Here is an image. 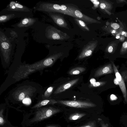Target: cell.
I'll list each match as a JSON object with an SVG mask.
<instances>
[{
	"instance_id": "30",
	"label": "cell",
	"mask_w": 127,
	"mask_h": 127,
	"mask_svg": "<svg viewBox=\"0 0 127 127\" xmlns=\"http://www.w3.org/2000/svg\"><path fill=\"white\" fill-rule=\"evenodd\" d=\"M79 117V116L77 115H75L72 117V119L74 120L77 119Z\"/></svg>"
},
{
	"instance_id": "11",
	"label": "cell",
	"mask_w": 127,
	"mask_h": 127,
	"mask_svg": "<svg viewBox=\"0 0 127 127\" xmlns=\"http://www.w3.org/2000/svg\"><path fill=\"white\" fill-rule=\"evenodd\" d=\"M79 78H77L70 81L58 87L54 92L55 94H58L66 90L76 84L79 81Z\"/></svg>"
},
{
	"instance_id": "8",
	"label": "cell",
	"mask_w": 127,
	"mask_h": 127,
	"mask_svg": "<svg viewBox=\"0 0 127 127\" xmlns=\"http://www.w3.org/2000/svg\"><path fill=\"white\" fill-rule=\"evenodd\" d=\"M73 17L81 20L87 24L98 23L99 22L95 19L83 14L75 8L73 10Z\"/></svg>"
},
{
	"instance_id": "35",
	"label": "cell",
	"mask_w": 127,
	"mask_h": 127,
	"mask_svg": "<svg viewBox=\"0 0 127 127\" xmlns=\"http://www.w3.org/2000/svg\"><path fill=\"white\" fill-rule=\"evenodd\" d=\"M84 127H91L90 126H86Z\"/></svg>"
},
{
	"instance_id": "21",
	"label": "cell",
	"mask_w": 127,
	"mask_h": 127,
	"mask_svg": "<svg viewBox=\"0 0 127 127\" xmlns=\"http://www.w3.org/2000/svg\"><path fill=\"white\" fill-rule=\"evenodd\" d=\"M126 71H123V72H122L121 75L123 77L124 81H126L127 80V74L126 75Z\"/></svg>"
},
{
	"instance_id": "25",
	"label": "cell",
	"mask_w": 127,
	"mask_h": 127,
	"mask_svg": "<svg viewBox=\"0 0 127 127\" xmlns=\"http://www.w3.org/2000/svg\"><path fill=\"white\" fill-rule=\"evenodd\" d=\"M117 99V97L116 95H114L112 94L110 96V99L111 100L113 101L116 100Z\"/></svg>"
},
{
	"instance_id": "34",
	"label": "cell",
	"mask_w": 127,
	"mask_h": 127,
	"mask_svg": "<svg viewBox=\"0 0 127 127\" xmlns=\"http://www.w3.org/2000/svg\"><path fill=\"white\" fill-rule=\"evenodd\" d=\"M120 38V36H117L116 37V38H117V39H118V38Z\"/></svg>"
},
{
	"instance_id": "19",
	"label": "cell",
	"mask_w": 127,
	"mask_h": 127,
	"mask_svg": "<svg viewBox=\"0 0 127 127\" xmlns=\"http://www.w3.org/2000/svg\"><path fill=\"white\" fill-rule=\"evenodd\" d=\"M53 89V87H50L48 88L46 93L47 96H49L51 94L52 92Z\"/></svg>"
},
{
	"instance_id": "22",
	"label": "cell",
	"mask_w": 127,
	"mask_h": 127,
	"mask_svg": "<svg viewBox=\"0 0 127 127\" xmlns=\"http://www.w3.org/2000/svg\"><path fill=\"white\" fill-rule=\"evenodd\" d=\"M25 95L23 93H22L19 96L18 99L20 100H23L25 98Z\"/></svg>"
},
{
	"instance_id": "12",
	"label": "cell",
	"mask_w": 127,
	"mask_h": 127,
	"mask_svg": "<svg viewBox=\"0 0 127 127\" xmlns=\"http://www.w3.org/2000/svg\"><path fill=\"white\" fill-rule=\"evenodd\" d=\"M36 19L30 17H26L22 19L17 25L19 28L26 27L32 25L36 22Z\"/></svg>"
},
{
	"instance_id": "18",
	"label": "cell",
	"mask_w": 127,
	"mask_h": 127,
	"mask_svg": "<svg viewBox=\"0 0 127 127\" xmlns=\"http://www.w3.org/2000/svg\"><path fill=\"white\" fill-rule=\"evenodd\" d=\"M3 109H1L0 111V125H3L6 123V122L4 120L3 116Z\"/></svg>"
},
{
	"instance_id": "32",
	"label": "cell",
	"mask_w": 127,
	"mask_h": 127,
	"mask_svg": "<svg viewBox=\"0 0 127 127\" xmlns=\"http://www.w3.org/2000/svg\"><path fill=\"white\" fill-rule=\"evenodd\" d=\"M102 127H108V126H107L106 125H105L104 124H103L102 125Z\"/></svg>"
},
{
	"instance_id": "4",
	"label": "cell",
	"mask_w": 127,
	"mask_h": 127,
	"mask_svg": "<svg viewBox=\"0 0 127 127\" xmlns=\"http://www.w3.org/2000/svg\"><path fill=\"white\" fill-rule=\"evenodd\" d=\"M60 103L70 107L75 108H87L94 107L95 105L92 103L86 101L73 100H60Z\"/></svg>"
},
{
	"instance_id": "24",
	"label": "cell",
	"mask_w": 127,
	"mask_h": 127,
	"mask_svg": "<svg viewBox=\"0 0 127 127\" xmlns=\"http://www.w3.org/2000/svg\"><path fill=\"white\" fill-rule=\"evenodd\" d=\"M111 26L115 29H117L120 27L119 25L117 24L116 23H113L111 25Z\"/></svg>"
},
{
	"instance_id": "29",
	"label": "cell",
	"mask_w": 127,
	"mask_h": 127,
	"mask_svg": "<svg viewBox=\"0 0 127 127\" xmlns=\"http://www.w3.org/2000/svg\"><path fill=\"white\" fill-rule=\"evenodd\" d=\"M113 50V47L111 46H110L108 48V52L109 53H111L112 52Z\"/></svg>"
},
{
	"instance_id": "7",
	"label": "cell",
	"mask_w": 127,
	"mask_h": 127,
	"mask_svg": "<svg viewBox=\"0 0 127 127\" xmlns=\"http://www.w3.org/2000/svg\"><path fill=\"white\" fill-rule=\"evenodd\" d=\"M31 10L26 6L13 1L10 2L6 9L8 11L23 12H30Z\"/></svg>"
},
{
	"instance_id": "16",
	"label": "cell",
	"mask_w": 127,
	"mask_h": 127,
	"mask_svg": "<svg viewBox=\"0 0 127 127\" xmlns=\"http://www.w3.org/2000/svg\"><path fill=\"white\" fill-rule=\"evenodd\" d=\"M16 16L14 14H6L1 16L0 17V22H4L13 18Z\"/></svg>"
},
{
	"instance_id": "17",
	"label": "cell",
	"mask_w": 127,
	"mask_h": 127,
	"mask_svg": "<svg viewBox=\"0 0 127 127\" xmlns=\"http://www.w3.org/2000/svg\"><path fill=\"white\" fill-rule=\"evenodd\" d=\"M106 82V81L95 82L93 84H90L89 85L88 87L89 88L100 87L105 84Z\"/></svg>"
},
{
	"instance_id": "37",
	"label": "cell",
	"mask_w": 127,
	"mask_h": 127,
	"mask_svg": "<svg viewBox=\"0 0 127 127\" xmlns=\"http://www.w3.org/2000/svg\"><path fill=\"white\" fill-rule=\"evenodd\" d=\"M115 31L113 30L112 31V33H115Z\"/></svg>"
},
{
	"instance_id": "28",
	"label": "cell",
	"mask_w": 127,
	"mask_h": 127,
	"mask_svg": "<svg viewBox=\"0 0 127 127\" xmlns=\"http://www.w3.org/2000/svg\"><path fill=\"white\" fill-rule=\"evenodd\" d=\"M90 81L91 84H93L96 82V81L95 79L93 78H91L90 80Z\"/></svg>"
},
{
	"instance_id": "2",
	"label": "cell",
	"mask_w": 127,
	"mask_h": 127,
	"mask_svg": "<svg viewBox=\"0 0 127 127\" xmlns=\"http://www.w3.org/2000/svg\"><path fill=\"white\" fill-rule=\"evenodd\" d=\"M57 111V109L51 107L40 108L36 111L31 122H34L40 121L50 117Z\"/></svg>"
},
{
	"instance_id": "1",
	"label": "cell",
	"mask_w": 127,
	"mask_h": 127,
	"mask_svg": "<svg viewBox=\"0 0 127 127\" xmlns=\"http://www.w3.org/2000/svg\"><path fill=\"white\" fill-rule=\"evenodd\" d=\"M75 7L60 5L49 2H41L36 6L35 10L45 12L60 13L73 17Z\"/></svg>"
},
{
	"instance_id": "20",
	"label": "cell",
	"mask_w": 127,
	"mask_h": 127,
	"mask_svg": "<svg viewBox=\"0 0 127 127\" xmlns=\"http://www.w3.org/2000/svg\"><path fill=\"white\" fill-rule=\"evenodd\" d=\"M91 1L94 4V6L92 7L94 9H95L98 6V4H99V1H98L97 0H91Z\"/></svg>"
},
{
	"instance_id": "10",
	"label": "cell",
	"mask_w": 127,
	"mask_h": 127,
	"mask_svg": "<svg viewBox=\"0 0 127 127\" xmlns=\"http://www.w3.org/2000/svg\"><path fill=\"white\" fill-rule=\"evenodd\" d=\"M112 63L101 67L95 71L94 76L97 77L103 75L112 73L114 71Z\"/></svg>"
},
{
	"instance_id": "15",
	"label": "cell",
	"mask_w": 127,
	"mask_h": 127,
	"mask_svg": "<svg viewBox=\"0 0 127 127\" xmlns=\"http://www.w3.org/2000/svg\"><path fill=\"white\" fill-rule=\"evenodd\" d=\"M86 70V68L82 67H78L74 68L70 70L68 73L71 75H76L79 74Z\"/></svg>"
},
{
	"instance_id": "5",
	"label": "cell",
	"mask_w": 127,
	"mask_h": 127,
	"mask_svg": "<svg viewBox=\"0 0 127 127\" xmlns=\"http://www.w3.org/2000/svg\"><path fill=\"white\" fill-rule=\"evenodd\" d=\"M97 42L96 40L91 41L85 45L78 57V59H82L91 55L97 46Z\"/></svg>"
},
{
	"instance_id": "33",
	"label": "cell",
	"mask_w": 127,
	"mask_h": 127,
	"mask_svg": "<svg viewBox=\"0 0 127 127\" xmlns=\"http://www.w3.org/2000/svg\"><path fill=\"white\" fill-rule=\"evenodd\" d=\"M45 127H56L54 126L51 125V126H46Z\"/></svg>"
},
{
	"instance_id": "31",
	"label": "cell",
	"mask_w": 127,
	"mask_h": 127,
	"mask_svg": "<svg viewBox=\"0 0 127 127\" xmlns=\"http://www.w3.org/2000/svg\"><path fill=\"white\" fill-rule=\"evenodd\" d=\"M123 46L124 48H127V42H124L123 44Z\"/></svg>"
},
{
	"instance_id": "14",
	"label": "cell",
	"mask_w": 127,
	"mask_h": 127,
	"mask_svg": "<svg viewBox=\"0 0 127 127\" xmlns=\"http://www.w3.org/2000/svg\"><path fill=\"white\" fill-rule=\"evenodd\" d=\"M74 20L75 23L83 30L87 31H90L89 28L84 21L76 18H74Z\"/></svg>"
},
{
	"instance_id": "26",
	"label": "cell",
	"mask_w": 127,
	"mask_h": 127,
	"mask_svg": "<svg viewBox=\"0 0 127 127\" xmlns=\"http://www.w3.org/2000/svg\"><path fill=\"white\" fill-rule=\"evenodd\" d=\"M99 6L101 9H104L106 7V5L105 3L102 2L100 4Z\"/></svg>"
},
{
	"instance_id": "9",
	"label": "cell",
	"mask_w": 127,
	"mask_h": 127,
	"mask_svg": "<svg viewBox=\"0 0 127 127\" xmlns=\"http://www.w3.org/2000/svg\"><path fill=\"white\" fill-rule=\"evenodd\" d=\"M48 13L54 22L58 26L60 27L69 29L67 22L62 16L55 13Z\"/></svg>"
},
{
	"instance_id": "23",
	"label": "cell",
	"mask_w": 127,
	"mask_h": 127,
	"mask_svg": "<svg viewBox=\"0 0 127 127\" xmlns=\"http://www.w3.org/2000/svg\"><path fill=\"white\" fill-rule=\"evenodd\" d=\"M31 102V100L29 98H25L23 100V102L25 104H29Z\"/></svg>"
},
{
	"instance_id": "13",
	"label": "cell",
	"mask_w": 127,
	"mask_h": 127,
	"mask_svg": "<svg viewBox=\"0 0 127 127\" xmlns=\"http://www.w3.org/2000/svg\"><path fill=\"white\" fill-rule=\"evenodd\" d=\"M57 102L56 101L53 99L45 100L39 102L32 107V108H38L48 104H53Z\"/></svg>"
},
{
	"instance_id": "3",
	"label": "cell",
	"mask_w": 127,
	"mask_h": 127,
	"mask_svg": "<svg viewBox=\"0 0 127 127\" xmlns=\"http://www.w3.org/2000/svg\"><path fill=\"white\" fill-rule=\"evenodd\" d=\"M46 31V36L49 39L62 40L69 38L66 33L52 26L49 27Z\"/></svg>"
},
{
	"instance_id": "27",
	"label": "cell",
	"mask_w": 127,
	"mask_h": 127,
	"mask_svg": "<svg viewBox=\"0 0 127 127\" xmlns=\"http://www.w3.org/2000/svg\"><path fill=\"white\" fill-rule=\"evenodd\" d=\"M114 82L115 84L116 85H119V82L118 81L116 78H115L114 80Z\"/></svg>"
},
{
	"instance_id": "36",
	"label": "cell",
	"mask_w": 127,
	"mask_h": 127,
	"mask_svg": "<svg viewBox=\"0 0 127 127\" xmlns=\"http://www.w3.org/2000/svg\"><path fill=\"white\" fill-rule=\"evenodd\" d=\"M125 32H122V34H125Z\"/></svg>"
},
{
	"instance_id": "6",
	"label": "cell",
	"mask_w": 127,
	"mask_h": 127,
	"mask_svg": "<svg viewBox=\"0 0 127 127\" xmlns=\"http://www.w3.org/2000/svg\"><path fill=\"white\" fill-rule=\"evenodd\" d=\"M116 78L119 82V85L125 101L127 103V92L124 80L114 63L111 62Z\"/></svg>"
}]
</instances>
